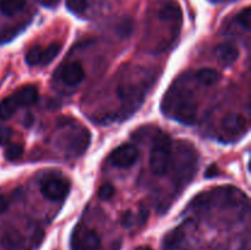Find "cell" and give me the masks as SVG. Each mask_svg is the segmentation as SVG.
<instances>
[{
    "mask_svg": "<svg viewBox=\"0 0 251 250\" xmlns=\"http://www.w3.org/2000/svg\"><path fill=\"white\" fill-rule=\"evenodd\" d=\"M61 80L69 86H77L85 80V70L78 61H70L61 69Z\"/></svg>",
    "mask_w": 251,
    "mask_h": 250,
    "instance_id": "9",
    "label": "cell"
},
{
    "mask_svg": "<svg viewBox=\"0 0 251 250\" xmlns=\"http://www.w3.org/2000/svg\"><path fill=\"white\" fill-rule=\"evenodd\" d=\"M139 158V151L131 144H125L117 147L109 154V162L118 168H129L134 166Z\"/></svg>",
    "mask_w": 251,
    "mask_h": 250,
    "instance_id": "7",
    "label": "cell"
},
{
    "mask_svg": "<svg viewBox=\"0 0 251 250\" xmlns=\"http://www.w3.org/2000/svg\"><path fill=\"white\" fill-rule=\"evenodd\" d=\"M132 28H134V25H132V21L130 19H124L119 25H118L117 32L120 37L123 38H126L131 34Z\"/></svg>",
    "mask_w": 251,
    "mask_h": 250,
    "instance_id": "22",
    "label": "cell"
},
{
    "mask_svg": "<svg viewBox=\"0 0 251 250\" xmlns=\"http://www.w3.org/2000/svg\"><path fill=\"white\" fill-rule=\"evenodd\" d=\"M26 0H0V12L5 16H15L25 9Z\"/></svg>",
    "mask_w": 251,
    "mask_h": 250,
    "instance_id": "15",
    "label": "cell"
},
{
    "mask_svg": "<svg viewBox=\"0 0 251 250\" xmlns=\"http://www.w3.org/2000/svg\"><path fill=\"white\" fill-rule=\"evenodd\" d=\"M221 127L228 136H240L248 130V122L239 113H232L223 118Z\"/></svg>",
    "mask_w": 251,
    "mask_h": 250,
    "instance_id": "8",
    "label": "cell"
},
{
    "mask_svg": "<svg viewBox=\"0 0 251 250\" xmlns=\"http://www.w3.org/2000/svg\"><path fill=\"white\" fill-rule=\"evenodd\" d=\"M213 54L223 66H232L239 58V49L232 43H221L216 47Z\"/></svg>",
    "mask_w": 251,
    "mask_h": 250,
    "instance_id": "10",
    "label": "cell"
},
{
    "mask_svg": "<svg viewBox=\"0 0 251 250\" xmlns=\"http://www.w3.org/2000/svg\"><path fill=\"white\" fill-rule=\"evenodd\" d=\"M66 5H68L69 10L74 14L81 15L86 11L88 6L87 0H66Z\"/></svg>",
    "mask_w": 251,
    "mask_h": 250,
    "instance_id": "20",
    "label": "cell"
},
{
    "mask_svg": "<svg viewBox=\"0 0 251 250\" xmlns=\"http://www.w3.org/2000/svg\"><path fill=\"white\" fill-rule=\"evenodd\" d=\"M22 152H24V149L20 144H12L9 145V147L5 151V157L9 161H17L20 157L22 156Z\"/></svg>",
    "mask_w": 251,
    "mask_h": 250,
    "instance_id": "21",
    "label": "cell"
},
{
    "mask_svg": "<svg viewBox=\"0 0 251 250\" xmlns=\"http://www.w3.org/2000/svg\"><path fill=\"white\" fill-rule=\"evenodd\" d=\"M19 108L20 105L19 103H17L16 98H15L14 95L4 98V100L0 102V119L1 120L10 119V118L16 113V110L19 109Z\"/></svg>",
    "mask_w": 251,
    "mask_h": 250,
    "instance_id": "16",
    "label": "cell"
},
{
    "mask_svg": "<svg viewBox=\"0 0 251 250\" xmlns=\"http://www.w3.org/2000/svg\"><path fill=\"white\" fill-rule=\"evenodd\" d=\"M61 46L60 43H50L46 49H42L41 53V59H39V65L46 66L48 64H50L54 59L58 56V54L60 53Z\"/></svg>",
    "mask_w": 251,
    "mask_h": 250,
    "instance_id": "17",
    "label": "cell"
},
{
    "mask_svg": "<svg viewBox=\"0 0 251 250\" xmlns=\"http://www.w3.org/2000/svg\"><path fill=\"white\" fill-rule=\"evenodd\" d=\"M206 178H213V176L218 175L220 174V171H218L217 166H215V164H212V166L210 167V168L206 171Z\"/></svg>",
    "mask_w": 251,
    "mask_h": 250,
    "instance_id": "27",
    "label": "cell"
},
{
    "mask_svg": "<svg viewBox=\"0 0 251 250\" xmlns=\"http://www.w3.org/2000/svg\"><path fill=\"white\" fill-rule=\"evenodd\" d=\"M218 203L222 207H243L247 206L248 198L239 189L227 186L220 188L210 193H201L191 202V206L196 208H208Z\"/></svg>",
    "mask_w": 251,
    "mask_h": 250,
    "instance_id": "3",
    "label": "cell"
},
{
    "mask_svg": "<svg viewBox=\"0 0 251 250\" xmlns=\"http://www.w3.org/2000/svg\"><path fill=\"white\" fill-rule=\"evenodd\" d=\"M162 110L164 114L184 125L195 124L198 117V105L193 93L183 86H172L162 100Z\"/></svg>",
    "mask_w": 251,
    "mask_h": 250,
    "instance_id": "1",
    "label": "cell"
},
{
    "mask_svg": "<svg viewBox=\"0 0 251 250\" xmlns=\"http://www.w3.org/2000/svg\"><path fill=\"white\" fill-rule=\"evenodd\" d=\"M195 77L201 85L213 86L222 80V74L215 69H201L195 74Z\"/></svg>",
    "mask_w": 251,
    "mask_h": 250,
    "instance_id": "14",
    "label": "cell"
},
{
    "mask_svg": "<svg viewBox=\"0 0 251 250\" xmlns=\"http://www.w3.org/2000/svg\"><path fill=\"white\" fill-rule=\"evenodd\" d=\"M132 223H134V216H132V213L130 211H126L122 217V225L125 228H129L131 227Z\"/></svg>",
    "mask_w": 251,
    "mask_h": 250,
    "instance_id": "26",
    "label": "cell"
},
{
    "mask_svg": "<svg viewBox=\"0 0 251 250\" xmlns=\"http://www.w3.org/2000/svg\"><path fill=\"white\" fill-rule=\"evenodd\" d=\"M7 208H9V202H7V200L4 198V196L0 195V215L6 212Z\"/></svg>",
    "mask_w": 251,
    "mask_h": 250,
    "instance_id": "28",
    "label": "cell"
},
{
    "mask_svg": "<svg viewBox=\"0 0 251 250\" xmlns=\"http://www.w3.org/2000/svg\"><path fill=\"white\" fill-rule=\"evenodd\" d=\"M70 184L60 176H49L41 183V193L50 201H61L68 196Z\"/></svg>",
    "mask_w": 251,
    "mask_h": 250,
    "instance_id": "6",
    "label": "cell"
},
{
    "mask_svg": "<svg viewBox=\"0 0 251 250\" xmlns=\"http://www.w3.org/2000/svg\"><path fill=\"white\" fill-rule=\"evenodd\" d=\"M158 17L162 21L166 22H180L181 21V9L176 2L168 1L164 2L158 10Z\"/></svg>",
    "mask_w": 251,
    "mask_h": 250,
    "instance_id": "13",
    "label": "cell"
},
{
    "mask_svg": "<svg viewBox=\"0 0 251 250\" xmlns=\"http://www.w3.org/2000/svg\"><path fill=\"white\" fill-rule=\"evenodd\" d=\"M42 48L39 46H33L32 48L28 49L26 53V63L29 66L39 65V59H41Z\"/></svg>",
    "mask_w": 251,
    "mask_h": 250,
    "instance_id": "19",
    "label": "cell"
},
{
    "mask_svg": "<svg viewBox=\"0 0 251 250\" xmlns=\"http://www.w3.org/2000/svg\"><path fill=\"white\" fill-rule=\"evenodd\" d=\"M173 142L167 134H159L154 137L150 154V168L154 175H166L171 171Z\"/></svg>",
    "mask_w": 251,
    "mask_h": 250,
    "instance_id": "4",
    "label": "cell"
},
{
    "mask_svg": "<svg viewBox=\"0 0 251 250\" xmlns=\"http://www.w3.org/2000/svg\"><path fill=\"white\" fill-rule=\"evenodd\" d=\"M20 107H29L38 100V90L34 86H24L14 93Z\"/></svg>",
    "mask_w": 251,
    "mask_h": 250,
    "instance_id": "12",
    "label": "cell"
},
{
    "mask_svg": "<svg viewBox=\"0 0 251 250\" xmlns=\"http://www.w3.org/2000/svg\"><path fill=\"white\" fill-rule=\"evenodd\" d=\"M25 239L16 229H6L0 237V245L5 250H17L22 248Z\"/></svg>",
    "mask_w": 251,
    "mask_h": 250,
    "instance_id": "11",
    "label": "cell"
},
{
    "mask_svg": "<svg viewBox=\"0 0 251 250\" xmlns=\"http://www.w3.org/2000/svg\"><path fill=\"white\" fill-rule=\"evenodd\" d=\"M115 189L112 184H103L102 186L98 190V196H100L102 200H110V199L114 196Z\"/></svg>",
    "mask_w": 251,
    "mask_h": 250,
    "instance_id": "24",
    "label": "cell"
},
{
    "mask_svg": "<svg viewBox=\"0 0 251 250\" xmlns=\"http://www.w3.org/2000/svg\"><path fill=\"white\" fill-rule=\"evenodd\" d=\"M171 168H173L174 181L179 189L184 188L195 176L198 169V152L195 147L186 141H179L176 151L172 152Z\"/></svg>",
    "mask_w": 251,
    "mask_h": 250,
    "instance_id": "2",
    "label": "cell"
},
{
    "mask_svg": "<svg viewBox=\"0 0 251 250\" xmlns=\"http://www.w3.org/2000/svg\"><path fill=\"white\" fill-rule=\"evenodd\" d=\"M100 238L95 229L78 227L71 235V250H100Z\"/></svg>",
    "mask_w": 251,
    "mask_h": 250,
    "instance_id": "5",
    "label": "cell"
},
{
    "mask_svg": "<svg viewBox=\"0 0 251 250\" xmlns=\"http://www.w3.org/2000/svg\"><path fill=\"white\" fill-rule=\"evenodd\" d=\"M10 139H11V130L0 125V145L7 144Z\"/></svg>",
    "mask_w": 251,
    "mask_h": 250,
    "instance_id": "25",
    "label": "cell"
},
{
    "mask_svg": "<svg viewBox=\"0 0 251 250\" xmlns=\"http://www.w3.org/2000/svg\"><path fill=\"white\" fill-rule=\"evenodd\" d=\"M183 237H184V233L181 232L180 229L173 230V232H171L166 238H164V242H163L164 248H166L167 250L174 249V248H176L179 244H180Z\"/></svg>",
    "mask_w": 251,
    "mask_h": 250,
    "instance_id": "18",
    "label": "cell"
},
{
    "mask_svg": "<svg viewBox=\"0 0 251 250\" xmlns=\"http://www.w3.org/2000/svg\"><path fill=\"white\" fill-rule=\"evenodd\" d=\"M250 21H251V10L250 7H245L244 10L238 14L237 22L243 27L244 29L249 31L250 29Z\"/></svg>",
    "mask_w": 251,
    "mask_h": 250,
    "instance_id": "23",
    "label": "cell"
},
{
    "mask_svg": "<svg viewBox=\"0 0 251 250\" xmlns=\"http://www.w3.org/2000/svg\"><path fill=\"white\" fill-rule=\"evenodd\" d=\"M136 250H152L150 247H139Z\"/></svg>",
    "mask_w": 251,
    "mask_h": 250,
    "instance_id": "29",
    "label": "cell"
}]
</instances>
